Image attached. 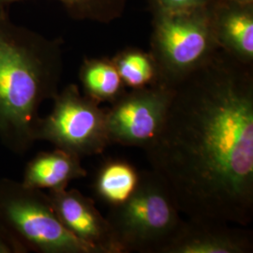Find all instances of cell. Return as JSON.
I'll list each match as a JSON object with an SVG mask.
<instances>
[{"mask_svg": "<svg viewBox=\"0 0 253 253\" xmlns=\"http://www.w3.org/2000/svg\"><path fill=\"white\" fill-rule=\"evenodd\" d=\"M149 163L188 219L253 218V66L222 50L172 87Z\"/></svg>", "mask_w": 253, "mask_h": 253, "instance_id": "6da1fadb", "label": "cell"}, {"mask_svg": "<svg viewBox=\"0 0 253 253\" xmlns=\"http://www.w3.org/2000/svg\"><path fill=\"white\" fill-rule=\"evenodd\" d=\"M62 41L14 24L0 9V142L24 155L36 142L43 101L59 92Z\"/></svg>", "mask_w": 253, "mask_h": 253, "instance_id": "7a4b0ae2", "label": "cell"}, {"mask_svg": "<svg viewBox=\"0 0 253 253\" xmlns=\"http://www.w3.org/2000/svg\"><path fill=\"white\" fill-rule=\"evenodd\" d=\"M180 214L162 179L145 171L132 196L106 218L120 253H162L184 222Z\"/></svg>", "mask_w": 253, "mask_h": 253, "instance_id": "3957f363", "label": "cell"}, {"mask_svg": "<svg viewBox=\"0 0 253 253\" xmlns=\"http://www.w3.org/2000/svg\"><path fill=\"white\" fill-rule=\"evenodd\" d=\"M150 54L159 83L173 87L208 62L219 50L210 4L178 11H152Z\"/></svg>", "mask_w": 253, "mask_h": 253, "instance_id": "277c9868", "label": "cell"}, {"mask_svg": "<svg viewBox=\"0 0 253 253\" xmlns=\"http://www.w3.org/2000/svg\"><path fill=\"white\" fill-rule=\"evenodd\" d=\"M0 222L27 253H97L64 226L48 194L22 182L0 179Z\"/></svg>", "mask_w": 253, "mask_h": 253, "instance_id": "5b68a950", "label": "cell"}, {"mask_svg": "<svg viewBox=\"0 0 253 253\" xmlns=\"http://www.w3.org/2000/svg\"><path fill=\"white\" fill-rule=\"evenodd\" d=\"M51 113L41 118L36 141H47L79 157L101 154L111 145L107 132L106 108L70 84L54 97Z\"/></svg>", "mask_w": 253, "mask_h": 253, "instance_id": "8992f818", "label": "cell"}, {"mask_svg": "<svg viewBox=\"0 0 253 253\" xmlns=\"http://www.w3.org/2000/svg\"><path fill=\"white\" fill-rule=\"evenodd\" d=\"M172 95V87L160 83L125 91L106 108L111 145L149 147L162 129Z\"/></svg>", "mask_w": 253, "mask_h": 253, "instance_id": "52a82bcc", "label": "cell"}, {"mask_svg": "<svg viewBox=\"0 0 253 253\" xmlns=\"http://www.w3.org/2000/svg\"><path fill=\"white\" fill-rule=\"evenodd\" d=\"M47 194L57 217L75 237L97 253H120L108 219L93 200L76 189L49 190Z\"/></svg>", "mask_w": 253, "mask_h": 253, "instance_id": "ba28073f", "label": "cell"}, {"mask_svg": "<svg viewBox=\"0 0 253 253\" xmlns=\"http://www.w3.org/2000/svg\"><path fill=\"white\" fill-rule=\"evenodd\" d=\"M235 226L221 222L184 220L162 253H253V232Z\"/></svg>", "mask_w": 253, "mask_h": 253, "instance_id": "9c48e42d", "label": "cell"}, {"mask_svg": "<svg viewBox=\"0 0 253 253\" xmlns=\"http://www.w3.org/2000/svg\"><path fill=\"white\" fill-rule=\"evenodd\" d=\"M210 13L218 48L240 63L253 66V4L213 0Z\"/></svg>", "mask_w": 253, "mask_h": 253, "instance_id": "30bf717a", "label": "cell"}, {"mask_svg": "<svg viewBox=\"0 0 253 253\" xmlns=\"http://www.w3.org/2000/svg\"><path fill=\"white\" fill-rule=\"evenodd\" d=\"M81 159L57 147L37 154L26 165L22 184L30 189L48 191L67 189L72 181L87 175Z\"/></svg>", "mask_w": 253, "mask_h": 253, "instance_id": "8fae6325", "label": "cell"}, {"mask_svg": "<svg viewBox=\"0 0 253 253\" xmlns=\"http://www.w3.org/2000/svg\"><path fill=\"white\" fill-rule=\"evenodd\" d=\"M140 178L141 172L131 163L113 159L100 165L93 189L96 196L109 208H118L132 196Z\"/></svg>", "mask_w": 253, "mask_h": 253, "instance_id": "7c38bea8", "label": "cell"}, {"mask_svg": "<svg viewBox=\"0 0 253 253\" xmlns=\"http://www.w3.org/2000/svg\"><path fill=\"white\" fill-rule=\"evenodd\" d=\"M79 80L83 94L92 100L110 104L126 90L112 58H87L82 62Z\"/></svg>", "mask_w": 253, "mask_h": 253, "instance_id": "4fadbf2b", "label": "cell"}, {"mask_svg": "<svg viewBox=\"0 0 253 253\" xmlns=\"http://www.w3.org/2000/svg\"><path fill=\"white\" fill-rule=\"evenodd\" d=\"M120 78L129 89H138L159 83L153 56L138 48H126L113 58Z\"/></svg>", "mask_w": 253, "mask_h": 253, "instance_id": "5bb4252c", "label": "cell"}, {"mask_svg": "<svg viewBox=\"0 0 253 253\" xmlns=\"http://www.w3.org/2000/svg\"><path fill=\"white\" fill-rule=\"evenodd\" d=\"M22 0H0V9H9V6ZM68 14L75 20L91 21L109 24L120 18L128 0H57Z\"/></svg>", "mask_w": 253, "mask_h": 253, "instance_id": "9a60e30c", "label": "cell"}, {"mask_svg": "<svg viewBox=\"0 0 253 253\" xmlns=\"http://www.w3.org/2000/svg\"><path fill=\"white\" fill-rule=\"evenodd\" d=\"M213 0H149L152 11H178L208 6Z\"/></svg>", "mask_w": 253, "mask_h": 253, "instance_id": "2e32d148", "label": "cell"}, {"mask_svg": "<svg viewBox=\"0 0 253 253\" xmlns=\"http://www.w3.org/2000/svg\"><path fill=\"white\" fill-rule=\"evenodd\" d=\"M27 253V249L0 222V253Z\"/></svg>", "mask_w": 253, "mask_h": 253, "instance_id": "e0dca14e", "label": "cell"}, {"mask_svg": "<svg viewBox=\"0 0 253 253\" xmlns=\"http://www.w3.org/2000/svg\"><path fill=\"white\" fill-rule=\"evenodd\" d=\"M238 3H243V4H253V0H232Z\"/></svg>", "mask_w": 253, "mask_h": 253, "instance_id": "ac0fdd59", "label": "cell"}]
</instances>
